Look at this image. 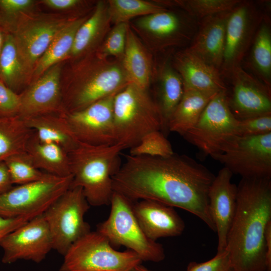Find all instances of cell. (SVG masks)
I'll return each mask as SVG.
<instances>
[{
    "label": "cell",
    "mask_w": 271,
    "mask_h": 271,
    "mask_svg": "<svg viewBox=\"0 0 271 271\" xmlns=\"http://www.w3.org/2000/svg\"><path fill=\"white\" fill-rule=\"evenodd\" d=\"M215 175L185 155L166 157L131 156L112 177L114 192L132 202L150 200L186 210L213 231L208 208V192Z\"/></svg>",
    "instance_id": "cell-1"
},
{
    "label": "cell",
    "mask_w": 271,
    "mask_h": 271,
    "mask_svg": "<svg viewBox=\"0 0 271 271\" xmlns=\"http://www.w3.org/2000/svg\"><path fill=\"white\" fill-rule=\"evenodd\" d=\"M226 248L234 271H266L265 230L271 221V178H241Z\"/></svg>",
    "instance_id": "cell-2"
},
{
    "label": "cell",
    "mask_w": 271,
    "mask_h": 271,
    "mask_svg": "<svg viewBox=\"0 0 271 271\" xmlns=\"http://www.w3.org/2000/svg\"><path fill=\"white\" fill-rule=\"evenodd\" d=\"M124 147L118 144L92 146L79 143L68 153L71 187H80L90 205H109L114 192L112 177L119 169V155Z\"/></svg>",
    "instance_id": "cell-3"
},
{
    "label": "cell",
    "mask_w": 271,
    "mask_h": 271,
    "mask_svg": "<svg viewBox=\"0 0 271 271\" xmlns=\"http://www.w3.org/2000/svg\"><path fill=\"white\" fill-rule=\"evenodd\" d=\"M130 83L120 60L101 58L95 53L77 68L73 79L62 91L65 113L82 110L116 94Z\"/></svg>",
    "instance_id": "cell-4"
},
{
    "label": "cell",
    "mask_w": 271,
    "mask_h": 271,
    "mask_svg": "<svg viewBox=\"0 0 271 271\" xmlns=\"http://www.w3.org/2000/svg\"><path fill=\"white\" fill-rule=\"evenodd\" d=\"M113 124L116 144L124 149L136 146L149 133L164 128L156 101L148 90L131 82L114 96Z\"/></svg>",
    "instance_id": "cell-5"
},
{
    "label": "cell",
    "mask_w": 271,
    "mask_h": 271,
    "mask_svg": "<svg viewBox=\"0 0 271 271\" xmlns=\"http://www.w3.org/2000/svg\"><path fill=\"white\" fill-rule=\"evenodd\" d=\"M133 202L113 192L108 218L97 225V231L109 240L112 246H124L137 253L142 261L160 262L165 257L163 246L149 238L133 211Z\"/></svg>",
    "instance_id": "cell-6"
},
{
    "label": "cell",
    "mask_w": 271,
    "mask_h": 271,
    "mask_svg": "<svg viewBox=\"0 0 271 271\" xmlns=\"http://www.w3.org/2000/svg\"><path fill=\"white\" fill-rule=\"evenodd\" d=\"M142 261L132 250L117 251L103 235L90 231L70 247L59 271H130Z\"/></svg>",
    "instance_id": "cell-7"
},
{
    "label": "cell",
    "mask_w": 271,
    "mask_h": 271,
    "mask_svg": "<svg viewBox=\"0 0 271 271\" xmlns=\"http://www.w3.org/2000/svg\"><path fill=\"white\" fill-rule=\"evenodd\" d=\"M227 90L216 93L205 107L195 126L183 137L204 156L220 154L237 136L238 120L228 104Z\"/></svg>",
    "instance_id": "cell-8"
},
{
    "label": "cell",
    "mask_w": 271,
    "mask_h": 271,
    "mask_svg": "<svg viewBox=\"0 0 271 271\" xmlns=\"http://www.w3.org/2000/svg\"><path fill=\"white\" fill-rule=\"evenodd\" d=\"M89 208L82 189L70 187L45 211L53 249L64 256L74 243L91 231L84 218Z\"/></svg>",
    "instance_id": "cell-9"
},
{
    "label": "cell",
    "mask_w": 271,
    "mask_h": 271,
    "mask_svg": "<svg viewBox=\"0 0 271 271\" xmlns=\"http://www.w3.org/2000/svg\"><path fill=\"white\" fill-rule=\"evenodd\" d=\"M72 175L54 176L13 187L0 194V215L32 219L45 211L71 186Z\"/></svg>",
    "instance_id": "cell-10"
},
{
    "label": "cell",
    "mask_w": 271,
    "mask_h": 271,
    "mask_svg": "<svg viewBox=\"0 0 271 271\" xmlns=\"http://www.w3.org/2000/svg\"><path fill=\"white\" fill-rule=\"evenodd\" d=\"M212 158L241 178H271V132L236 136Z\"/></svg>",
    "instance_id": "cell-11"
},
{
    "label": "cell",
    "mask_w": 271,
    "mask_h": 271,
    "mask_svg": "<svg viewBox=\"0 0 271 271\" xmlns=\"http://www.w3.org/2000/svg\"><path fill=\"white\" fill-rule=\"evenodd\" d=\"M192 18L167 10L135 19L129 26L151 50L160 51L192 41L195 34Z\"/></svg>",
    "instance_id": "cell-12"
},
{
    "label": "cell",
    "mask_w": 271,
    "mask_h": 271,
    "mask_svg": "<svg viewBox=\"0 0 271 271\" xmlns=\"http://www.w3.org/2000/svg\"><path fill=\"white\" fill-rule=\"evenodd\" d=\"M264 17L250 1H241L230 11L220 74L229 77L233 70L240 66Z\"/></svg>",
    "instance_id": "cell-13"
},
{
    "label": "cell",
    "mask_w": 271,
    "mask_h": 271,
    "mask_svg": "<svg viewBox=\"0 0 271 271\" xmlns=\"http://www.w3.org/2000/svg\"><path fill=\"white\" fill-rule=\"evenodd\" d=\"M116 94L79 111L65 113L70 129L79 143L92 146L116 144L113 124V101Z\"/></svg>",
    "instance_id": "cell-14"
},
{
    "label": "cell",
    "mask_w": 271,
    "mask_h": 271,
    "mask_svg": "<svg viewBox=\"0 0 271 271\" xmlns=\"http://www.w3.org/2000/svg\"><path fill=\"white\" fill-rule=\"evenodd\" d=\"M4 251L2 261L18 260L42 261L53 249L52 239L43 214L36 216L0 239Z\"/></svg>",
    "instance_id": "cell-15"
},
{
    "label": "cell",
    "mask_w": 271,
    "mask_h": 271,
    "mask_svg": "<svg viewBox=\"0 0 271 271\" xmlns=\"http://www.w3.org/2000/svg\"><path fill=\"white\" fill-rule=\"evenodd\" d=\"M229 77L232 89L230 97H227L228 102L237 119L271 114L270 87L241 66L235 68Z\"/></svg>",
    "instance_id": "cell-16"
},
{
    "label": "cell",
    "mask_w": 271,
    "mask_h": 271,
    "mask_svg": "<svg viewBox=\"0 0 271 271\" xmlns=\"http://www.w3.org/2000/svg\"><path fill=\"white\" fill-rule=\"evenodd\" d=\"M58 63L46 71L19 94V116L23 119L47 113H65Z\"/></svg>",
    "instance_id": "cell-17"
},
{
    "label": "cell",
    "mask_w": 271,
    "mask_h": 271,
    "mask_svg": "<svg viewBox=\"0 0 271 271\" xmlns=\"http://www.w3.org/2000/svg\"><path fill=\"white\" fill-rule=\"evenodd\" d=\"M233 174L223 167L211 183L208 192V208L218 237L217 252L226 247L228 232L237 205V186L231 182Z\"/></svg>",
    "instance_id": "cell-18"
},
{
    "label": "cell",
    "mask_w": 271,
    "mask_h": 271,
    "mask_svg": "<svg viewBox=\"0 0 271 271\" xmlns=\"http://www.w3.org/2000/svg\"><path fill=\"white\" fill-rule=\"evenodd\" d=\"M69 20L38 18L21 24L13 34L23 63L28 73L48 48L59 31Z\"/></svg>",
    "instance_id": "cell-19"
},
{
    "label": "cell",
    "mask_w": 271,
    "mask_h": 271,
    "mask_svg": "<svg viewBox=\"0 0 271 271\" xmlns=\"http://www.w3.org/2000/svg\"><path fill=\"white\" fill-rule=\"evenodd\" d=\"M134 214L142 230L150 239L180 235L185 223L173 207L150 200L132 204Z\"/></svg>",
    "instance_id": "cell-20"
},
{
    "label": "cell",
    "mask_w": 271,
    "mask_h": 271,
    "mask_svg": "<svg viewBox=\"0 0 271 271\" xmlns=\"http://www.w3.org/2000/svg\"><path fill=\"white\" fill-rule=\"evenodd\" d=\"M172 65L182 80L184 90L212 93L227 90L220 71L188 48L175 54Z\"/></svg>",
    "instance_id": "cell-21"
},
{
    "label": "cell",
    "mask_w": 271,
    "mask_h": 271,
    "mask_svg": "<svg viewBox=\"0 0 271 271\" xmlns=\"http://www.w3.org/2000/svg\"><path fill=\"white\" fill-rule=\"evenodd\" d=\"M231 11L202 19L188 48L219 71L223 61L226 24Z\"/></svg>",
    "instance_id": "cell-22"
},
{
    "label": "cell",
    "mask_w": 271,
    "mask_h": 271,
    "mask_svg": "<svg viewBox=\"0 0 271 271\" xmlns=\"http://www.w3.org/2000/svg\"><path fill=\"white\" fill-rule=\"evenodd\" d=\"M107 1L97 2L91 16L77 30L70 56L77 58L96 52L110 30Z\"/></svg>",
    "instance_id": "cell-23"
},
{
    "label": "cell",
    "mask_w": 271,
    "mask_h": 271,
    "mask_svg": "<svg viewBox=\"0 0 271 271\" xmlns=\"http://www.w3.org/2000/svg\"><path fill=\"white\" fill-rule=\"evenodd\" d=\"M121 61L130 82L148 90L153 75L152 57L144 43L130 27L129 23L125 50Z\"/></svg>",
    "instance_id": "cell-24"
},
{
    "label": "cell",
    "mask_w": 271,
    "mask_h": 271,
    "mask_svg": "<svg viewBox=\"0 0 271 271\" xmlns=\"http://www.w3.org/2000/svg\"><path fill=\"white\" fill-rule=\"evenodd\" d=\"M25 153L42 171L59 177L71 175L68 153L56 144L40 140L34 131Z\"/></svg>",
    "instance_id": "cell-25"
},
{
    "label": "cell",
    "mask_w": 271,
    "mask_h": 271,
    "mask_svg": "<svg viewBox=\"0 0 271 271\" xmlns=\"http://www.w3.org/2000/svg\"><path fill=\"white\" fill-rule=\"evenodd\" d=\"M41 141L58 145L68 153L79 143L68 124L65 113H47L24 119Z\"/></svg>",
    "instance_id": "cell-26"
},
{
    "label": "cell",
    "mask_w": 271,
    "mask_h": 271,
    "mask_svg": "<svg viewBox=\"0 0 271 271\" xmlns=\"http://www.w3.org/2000/svg\"><path fill=\"white\" fill-rule=\"evenodd\" d=\"M216 93L184 90L182 98L168 121V131L175 132L183 136L195 126L205 107Z\"/></svg>",
    "instance_id": "cell-27"
},
{
    "label": "cell",
    "mask_w": 271,
    "mask_h": 271,
    "mask_svg": "<svg viewBox=\"0 0 271 271\" xmlns=\"http://www.w3.org/2000/svg\"><path fill=\"white\" fill-rule=\"evenodd\" d=\"M88 17L69 20L59 31L34 67L33 75L41 76L63 58L70 55L76 33Z\"/></svg>",
    "instance_id": "cell-28"
},
{
    "label": "cell",
    "mask_w": 271,
    "mask_h": 271,
    "mask_svg": "<svg viewBox=\"0 0 271 271\" xmlns=\"http://www.w3.org/2000/svg\"><path fill=\"white\" fill-rule=\"evenodd\" d=\"M158 100L163 121V131H168L169 118L180 102L184 93L182 80L175 68L169 62H165L158 72Z\"/></svg>",
    "instance_id": "cell-29"
},
{
    "label": "cell",
    "mask_w": 271,
    "mask_h": 271,
    "mask_svg": "<svg viewBox=\"0 0 271 271\" xmlns=\"http://www.w3.org/2000/svg\"><path fill=\"white\" fill-rule=\"evenodd\" d=\"M33 133L19 116L0 117V163L12 156L25 153Z\"/></svg>",
    "instance_id": "cell-30"
},
{
    "label": "cell",
    "mask_w": 271,
    "mask_h": 271,
    "mask_svg": "<svg viewBox=\"0 0 271 271\" xmlns=\"http://www.w3.org/2000/svg\"><path fill=\"white\" fill-rule=\"evenodd\" d=\"M27 74L13 35L5 34L0 54L1 81L18 93L17 91L26 81Z\"/></svg>",
    "instance_id": "cell-31"
},
{
    "label": "cell",
    "mask_w": 271,
    "mask_h": 271,
    "mask_svg": "<svg viewBox=\"0 0 271 271\" xmlns=\"http://www.w3.org/2000/svg\"><path fill=\"white\" fill-rule=\"evenodd\" d=\"M251 54L252 67L260 80L271 84V31L268 20L264 17L253 40Z\"/></svg>",
    "instance_id": "cell-32"
},
{
    "label": "cell",
    "mask_w": 271,
    "mask_h": 271,
    "mask_svg": "<svg viewBox=\"0 0 271 271\" xmlns=\"http://www.w3.org/2000/svg\"><path fill=\"white\" fill-rule=\"evenodd\" d=\"M107 2L111 24L114 25L168 10L157 2L144 0H108Z\"/></svg>",
    "instance_id": "cell-33"
},
{
    "label": "cell",
    "mask_w": 271,
    "mask_h": 271,
    "mask_svg": "<svg viewBox=\"0 0 271 271\" xmlns=\"http://www.w3.org/2000/svg\"><path fill=\"white\" fill-rule=\"evenodd\" d=\"M240 0H174L159 1L165 6L180 8L192 18L206 17L232 10Z\"/></svg>",
    "instance_id": "cell-34"
},
{
    "label": "cell",
    "mask_w": 271,
    "mask_h": 271,
    "mask_svg": "<svg viewBox=\"0 0 271 271\" xmlns=\"http://www.w3.org/2000/svg\"><path fill=\"white\" fill-rule=\"evenodd\" d=\"M4 162L13 184L22 185L49 179L55 176L36 168L25 153L12 156Z\"/></svg>",
    "instance_id": "cell-35"
},
{
    "label": "cell",
    "mask_w": 271,
    "mask_h": 271,
    "mask_svg": "<svg viewBox=\"0 0 271 271\" xmlns=\"http://www.w3.org/2000/svg\"><path fill=\"white\" fill-rule=\"evenodd\" d=\"M174 153L170 142L160 130L146 134L138 145L129 149V155L136 156L166 157Z\"/></svg>",
    "instance_id": "cell-36"
},
{
    "label": "cell",
    "mask_w": 271,
    "mask_h": 271,
    "mask_svg": "<svg viewBox=\"0 0 271 271\" xmlns=\"http://www.w3.org/2000/svg\"><path fill=\"white\" fill-rule=\"evenodd\" d=\"M129 23L114 25L95 52L101 58H114L121 61L126 44Z\"/></svg>",
    "instance_id": "cell-37"
},
{
    "label": "cell",
    "mask_w": 271,
    "mask_h": 271,
    "mask_svg": "<svg viewBox=\"0 0 271 271\" xmlns=\"http://www.w3.org/2000/svg\"><path fill=\"white\" fill-rule=\"evenodd\" d=\"M237 136H259L271 132V114L238 120Z\"/></svg>",
    "instance_id": "cell-38"
},
{
    "label": "cell",
    "mask_w": 271,
    "mask_h": 271,
    "mask_svg": "<svg viewBox=\"0 0 271 271\" xmlns=\"http://www.w3.org/2000/svg\"><path fill=\"white\" fill-rule=\"evenodd\" d=\"M186 271H234V269L229 252L226 248L217 252L213 258L207 261L190 262Z\"/></svg>",
    "instance_id": "cell-39"
},
{
    "label": "cell",
    "mask_w": 271,
    "mask_h": 271,
    "mask_svg": "<svg viewBox=\"0 0 271 271\" xmlns=\"http://www.w3.org/2000/svg\"><path fill=\"white\" fill-rule=\"evenodd\" d=\"M20 108L19 94L9 88L0 80V117L19 116Z\"/></svg>",
    "instance_id": "cell-40"
},
{
    "label": "cell",
    "mask_w": 271,
    "mask_h": 271,
    "mask_svg": "<svg viewBox=\"0 0 271 271\" xmlns=\"http://www.w3.org/2000/svg\"><path fill=\"white\" fill-rule=\"evenodd\" d=\"M33 4L32 0H0V9L5 13L15 14L28 10Z\"/></svg>",
    "instance_id": "cell-41"
},
{
    "label": "cell",
    "mask_w": 271,
    "mask_h": 271,
    "mask_svg": "<svg viewBox=\"0 0 271 271\" xmlns=\"http://www.w3.org/2000/svg\"><path fill=\"white\" fill-rule=\"evenodd\" d=\"M30 220L27 217L7 218L0 215V239Z\"/></svg>",
    "instance_id": "cell-42"
},
{
    "label": "cell",
    "mask_w": 271,
    "mask_h": 271,
    "mask_svg": "<svg viewBox=\"0 0 271 271\" xmlns=\"http://www.w3.org/2000/svg\"><path fill=\"white\" fill-rule=\"evenodd\" d=\"M42 3L53 9L66 10L75 8L83 2L80 0H44Z\"/></svg>",
    "instance_id": "cell-43"
},
{
    "label": "cell",
    "mask_w": 271,
    "mask_h": 271,
    "mask_svg": "<svg viewBox=\"0 0 271 271\" xmlns=\"http://www.w3.org/2000/svg\"><path fill=\"white\" fill-rule=\"evenodd\" d=\"M13 185L6 164L5 162L0 163V194L11 189Z\"/></svg>",
    "instance_id": "cell-44"
},
{
    "label": "cell",
    "mask_w": 271,
    "mask_h": 271,
    "mask_svg": "<svg viewBox=\"0 0 271 271\" xmlns=\"http://www.w3.org/2000/svg\"><path fill=\"white\" fill-rule=\"evenodd\" d=\"M265 244L266 271H271V221L267 223L265 228Z\"/></svg>",
    "instance_id": "cell-45"
},
{
    "label": "cell",
    "mask_w": 271,
    "mask_h": 271,
    "mask_svg": "<svg viewBox=\"0 0 271 271\" xmlns=\"http://www.w3.org/2000/svg\"><path fill=\"white\" fill-rule=\"evenodd\" d=\"M130 271H150L145 266L141 265V264H138L134 266Z\"/></svg>",
    "instance_id": "cell-46"
},
{
    "label": "cell",
    "mask_w": 271,
    "mask_h": 271,
    "mask_svg": "<svg viewBox=\"0 0 271 271\" xmlns=\"http://www.w3.org/2000/svg\"><path fill=\"white\" fill-rule=\"evenodd\" d=\"M5 34L3 33L2 29L0 28V54L3 46ZM1 80V79H0Z\"/></svg>",
    "instance_id": "cell-47"
}]
</instances>
